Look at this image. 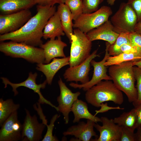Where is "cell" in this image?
I'll return each instance as SVG.
<instances>
[{
	"mask_svg": "<svg viewBox=\"0 0 141 141\" xmlns=\"http://www.w3.org/2000/svg\"><path fill=\"white\" fill-rule=\"evenodd\" d=\"M65 34L59 15L56 11L46 24L43 31V37L45 39H54L56 37Z\"/></svg>",
	"mask_w": 141,
	"mask_h": 141,
	"instance_id": "44dd1931",
	"label": "cell"
},
{
	"mask_svg": "<svg viewBox=\"0 0 141 141\" xmlns=\"http://www.w3.org/2000/svg\"><path fill=\"white\" fill-rule=\"evenodd\" d=\"M85 97L88 103L98 108L105 102L121 105L124 101L122 91L110 80L102 81L93 86L86 91Z\"/></svg>",
	"mask_w": 141,
	"mask_h": 141,
	"instance_id": "3957f363",
	"label": "cell"
},
{
	"mask_svg": "<svg viewBox=\"0 0 141 141\" xmlns=\"http://www.w3.org/2000/svg\"><path fill=\"white\" fill-rule=\"evenodd\" d=\"M69 60L70 56L61 58H54L49 63L37 64L36 69L44 74L47 84L50 85L56 74L62 68L69 65Z\"/></svg>",
	"mask_w": 141,
	"mask_h": 141,
	"instance_id": "d6986e66",
	"label": "cell"
},
{
	"mask_svg": "<svg viewBox=\"0 0 141 141\" xmlns=\"http://www.w3.org/2000/svg\"><path fill=\"white\" fill-rule=\"evenodd\" d=\"M102 126L97 123L94 125L95 127L99 133L97 138L91 139L93 141H120L121 134V126L116 124L113 119L107 117L101 118Z\"/></svg>",
	"mask_w": 141,
	"mask_h": 141,
	"instance_id": "9a60e30c",
	"label": "cell"
},
{
	"mask_svg": "<svg viewBox=\"0 0 141 141\" xmlns=\"http://www.w3.org/2000/svg\"><path fill=\"white\" fill-rule=\"evenodd\" d=\"M120 141H136L135 133L128 129L121 126Z\"/></svg>",
	"mask_w": 141,
	"mask_h": 141,
	"instance_id": "d6a6232c",
	"label": "cell"
},
{
	"mask_svg": "<svg viewBox=\"0 0 141 141\" xmlns=\"http://www.w3.org/2000/svg\"><path fill=\"white\" fill-rule=\"evenodd\" d=\"M60 93L57 97L58 103L57 107L59 111L63 116L65 123L68 124L69 121V114L71 111V109L74 102L80 94L78 91L73 93L66 86L65 83L60 78L58 82Z\"/></svg>",
	"mask_w": 141,
	"mask_h": 141,
	"instance_id": "7c38bea8",
	"label": "cell"
},
{
	"mask_svg": "<svg viewBox=\"0 0 141 141\" xmlns=\"http://www.w3.org/2000/svg\"><path fill=\"white\" fill-rule=\"evenodd\" d=\"M104 0H82L83 13H90L97 10Z\"/></svg>",
	"mask_w": 141,
	"mask_h": 141,
	"instance_id": "f1b7e54d",
	"label": "cell"
},
{
	"mask_svg": "<svg viewBox=\"0 0 141 141\" xmlns=\"http://www.w3.org/2000/svg\"><path fill=\"white\" fill-rule=\"evenodd\" d=\"M127 3L134 11L137 17V22H141V0H128Z\"/></svg>",
	"mask_w": 141,
	"mask_h": 141,
	"instance_id": "836d02e7",
	"label": "cell"
},
{
	"mask_svg": "<svg viewBox=\"0 0 141 141\" xmlns=\"http://www.w3.org/2000/svg\"><path fill=\"white\" fill-rule=\"evenodd\" d=\"M125 62L109 66L108 72L111 80L120 90L126 95L129 102L133 104L137 99V89L133 70V62Z\"/></svg>",
	"mask_w": 141,
	"mask_h": 141,
	"instance_id": "7a4b0ae2",
	"label": "cell"
},
{
	"mask_svg": "<svg viewBox=\"0 0 141 141\" xmlns=\"http://www.w3.org/2000/svg\"><path fill=\"white\" fill-rule=\"evenodd\" d=\"M137 130V132L135 133L136 141H141V127Z\"/></svg>",
	"mask_w": 141,
	"mask_h": 141,
	"instance_id": "f35d334b",
	"label": "cell"
},
{
	"mask_svg": "<svg viewBox=\"0 0 141 141\" xmlns=\"http://www.w3.org/2000/svg\"><path fill=\"white\" fill-rule=\"evenodd\" d=\"M37 76L36 73H32L31 72L29 73L27 78L24 81L18 83H14L11 82L7 78L2 77V83L5 85L4 88H6L7 85L10 86L12 88V91L14 92V96L18 94L17 89L19 87L24 86L32 90L35 93H37L39 96V103L40 104H48L54 108L57 111L58 109L57 107L52 104L50 101L46 99L42 95L41 91V89H44L47 83L45 80L43 83L38 84L36 83V79Z\"/></svg>",
	"mask_w": 141,
	"mask_h": 141,
	"instance_id": "9c48e42d",
	"label": "cell"
},
{
	"mask_svg": "<svg viewBox=\"0 0 141 141\" xmlns=\"http://www.w3.org/2000/svg\"><path fill=\"white\" fill-rule=\"evenodd\" d=\"M36 4V0H0V14H10L29 9Z\"/></svg>",
	"mask_w": 141,
	"mask_h": 141,
	"instance_id": "ffe728a7",
	"label": "cell"
},
{
	"mask_svg": "<svg viewBox=\"0 0 141 141\" xmlns=\"http://www.w3.org/2000/svg\"><path fill=\"white\" fill-rule=\"evenodd\" d=\"M97 49L95 50L83 62L78 65L69 67L65 70L63 75L67 81H79L85 84L89 80V74L90 70L91 62L97 57Z\"/></svg>",
	"mask_w": 141,
	"mask_h": 141,
	"instance_id": "8fae6325",
	"label": "cell"
},
{
	"mask_svg": "<svg viewBox=\"0 0 141 141\" xmlns=\"http://www.w3.org/2000/svg\"><path fill=\"white\" fill-rule=\"evenodd\" d=\"M57 11L59 15L63 31L71 42L72 37L73 34V19L71 12L65 3L59 4Z\"/></svg>",
	"mask_w": 141,
	"mask_h": 141,
	"instance_id": "603a6c76",
	"label": "cell"
},
{
	"mask_svg": "<svg viewBox=\"0 0 141 141\" xmlns=\"http://www.w3.org/2000/svg\"><path fill=\"white\" fill-rule=\"evenodd\" d=\"M1 127L0 141H17L22 140V125L18 120L17 111L12 113Z\"/></svg>",
	"mask_w": 141,
	"mask_h": 141,
	"instance_id": "5bb4252c",
	"label": "cell"
},
{
	"mask_svg": "<svg viewBox=\"0 0 141 141\" xmlns=\"http://www.w3.org/2000/svg\"><path fill=\"white\" fill-rule=\"evenodd\" d=\"M65 4L69 8L74 21L83 13L82 0H66Z\"/></svg>",
	"mask_w": 141,
	"mask_h": 141,
	"instance_id": "83f0119b",
	"label": "cell"
},
{
	"mask_svg": "<svg viewBox=\"0 0 141 141\" xmlns=\"http://www.w3.org/2000/svg\"><path fill=\"white\" fill-rule=\"evenodd\" d=\"M55 6L38 5L37 13L20 28L14 32L0 34L1 42L10 41L39 46L43 44L42 40L44 27L47 22L56 12Z\"/></svg>",
	"mask_w": 141,
	"mask_h": 141,
	"instance_id": "6da1fadb",
	"label": "cell"
},
{
	"mask_svg": "<svg viewBox=\"0 0 141 141\" xmlns=\"http://www.w3.org/2000/svg\"><path fill=\"white\" fill-rule=\"evenodd\" d=\"M96 123L93 121L87 119V122H79L76 125L72 126L63 132L64 136H74L79 141H89L93 136L96 138L98 137L94 130Z\"/></svg>",
	"mask_w": 141,
	"mask_h": 141,
	"instance_id": "2e32d148",
	"label": "cell"
},
{
	"mask_svg": "<svg viewBox=\"0 0 141 141\" xmlns=\"http://www.w3.org/2000/svg\"><path fill=\"white\" fill-rule=\"evenodd\" d=\"M110 20L114 31L119 34L134 31V27L137 22V17L134 11L127 2L121 3Z\"/></svg>",
	"mask_w": 141,
	"mask_h": 141,
	"instance_id": "8992f818",
	"label": "cell"
},
{
	"mask_svg": "<svg viewBox=\"0 0 141 141\" xmlns=\"http://www.w3.org/2000/svg\"><path fill=\"white\" fill-rule=\"evenodd\" d=\"M67 45L62 40L61 37L56 39H50L45 44H42L39 47L44 51V63H49L51 60L56 57H66L63 49Z\"/></svg>",
	"mask_w": 141,
	"mask_h": 141,
	"instance_id": "ac0fdd59",
	"label": "cell"
},
{
	"mask_svg": "<svg viewBox=\"0 0 141 141\" xmlns=\"http://www.w3.org/2000/svg\"><path fill=\"white\" fill-rule=\"evenodd\" d=\"M71 111L74 115L73 123L78 122L83 119L92 120L96 123L101 122V118L92 115L89 112L87 103L81 100L78 99L74 102Z\"/></svg>",
	"mask_w": 141,
	"mask_h": 141,
	"instance_id": "7402d4cb",
	"label": "cell"
},
{
	"mask_svg": "<svg viewBox=\"0 0 141 141\" xmlns=\"http://www.w3.org/2000/svg\"><path fill=\"white\" fill-rule=\"evenodd\" d=\"M29 9L7 15H0V34L15 32L22 27L32 17Z\"/></svg>",
	"mask_w": 141,
	"mask_h": 141,
	"instance_id": "ba28073f",
	"label": "cell"
},
{
	"mask_svg": "<svg viewBox=\"0 0 141 141\" xmlns=\"http://www.w3.org/2000/svg\"><path fill=\"white\" fill-rule=\"evenodd\" d=\"M119 34L114 31L113 26L109 20L86 34L92 42L96 40H102L111 45L114 43Z\"/></svg>",
	"mask_w": 141,
	"mask_h": 141,
	"instance_id": "e0dca14e",
	"label": "cell"
},
{
	"mask_svg": "<svg viewBox=\"0 0 141 141\" xmlns=\"http://www.w3.org/2000/svg\"><path fill=\"white\" fill-rule=\"evenodd\" d=\"M128 37L131 44L141 52V34L133 31L129 33Z\"/></svg>",
	"mask_w": 141,
	"mask_h": 141,
	"instance_id": "1f68e13d",
	"label": "cell"
},
{
	"mask_svg": "<svg viewBox=\"0 0 141 141\" xmlns=\"http://www.w3.org/2000/svg\"><path fill=\"white\" fill-rule=\"evenodd\" d=\"M100 107L101 108L99 110H95L96 113L94 115L95 116H96L98 113L105 112L108 111L112 109L123 110L124 109V108H121L119 106L117 107H112L108 106L107 103L105 104H104L103 103H102L100 106Z\"/></svg>",
	"mask_w": 141,
	"mask_h": 141,
	"instance_id": "74e56055",
	"label": "cell"
},
{
	"mask_svg": "<svg viewBox=\"0 0 141 141\" xmlns=\"http://www.w3.org/2000/svg\"><path fill=\"white\" fill-rule=\"evenodd\" d=\"M0 51L6 56L23 58L32 63H44V51L40 48L10 41L0 43Z\"/></svg>",
	"mask_w": 141,
	"mask_h": 141,
	"instance_id": "277c9868",
	"label": "cell"
},
{
	"mask_svg": "<svg viewBox=\"0 0 141 141\" xmlns=\"http://www.w3.org/2000/svg\"><path fill=\"white\" fill-rule=\"evenodd\" d=\"M26 116L22 124V140L39 141L42 139V135L46 125L38 121L36 115H31L25 109Z\"/></svg>",
	"mask_w": 141,
	"mask_h": 141,
	"instance_id": "4fadbf2b",
	"label": "cell"
},
{
	"mask_svg": "<svg viewBox=\"0 0 141 141\" xmlns=\"http://www.w3.org/2000/svg\"><path fill=\"white\" fill-rule=\"evenodd\" d=\"M133 105L134 107L137 117V129L141 127V103Z\"/></svg>",
	"mask_w": 141,
	"mask_h": 141,
	"instance_id": "8d00e7d4",
	"label": "cell"
},
{
	"mask_svg": "<svg viewBox=\"0 0 141 141\" xmlns=\"http://www.w3.org/2000/svg\"><path fill=\"white\" fill-rule=\"evenodd\" d=\"M60 116L58 114H56L52 118L49 125H47V130L46 134L42 141H58V139L55 136L53 135V130L54 126V123L57 118Z\"/></svg>",
	"mask_w": 141,
	"mask_h": 141,
	"instance_id": "f546056e",
	"label": "cell"
},
{
	"mask_svg": "<svg viewBox=\"0 0 141 141\" xmlns=\"http://www.w3.org/2000/svg\"><path fill=\"white\" fill-rule=\"evenodd\" d=\"M133 66H136L141 68V60L138 61H133Z\"/></svg>",
	"mask_w": 141,
	"mask_h": 141,
	"instance_id": "60d3db41",
	"label": "cell"
},
{
	"mask_svg": "<svg viewBox=\"0 0 141 141\" xmlns=\"http://www.w3.org/2000/svg\"><path fill=\"white\" fill-rule=\"evenodd\" d=\"M116 0H107V2L108 4L111 5H114Z\"/></svg>",
	"mask_w": 141,
	"mask_h": 141,
	"instance_id": "b9f144b4",
	"label": "cell"
},
{
	"mask_svg": "<svg viewBox=\"0 0 141 141\" xmlns=\"http://www.w3.org/2000/svg\"><path fill=\"white\" fill-rule=\"evenodd\" d=\"M129 33H122L119 34L115 42L112 45L107 42L106 43L110 56H116L121 53V47L125 44H131L128 37Z\"/></svg>",
	"mask_w": 141,
	"mask_h": 141,
	"instance_id": "4316f807",
	"label": "cell"
},
{
	"mask_svg": "<svg viewBox=\"0 0 141 141\" xmlns=\"http://www.w3.org/2000/svg\"><path fill=\"white\" fill-rule=\"evenodd\" d=\"M66 0H36V4L43 6H53L56 3H65Z\"/></svg>",
	"mask_w": 141,
	"mask_h": 141,
	"instance_id": "d590c367",
	"label": "cell"
},
{
	"mask_svg": "<svg viewBox=\"0 0 141 141\" xmlns=\"http://www.w3.org/2000/svg\"><path fill=\"white\" fill-rule=\"evenodd\" d=\"M134 31L141 34V22H137L135 26Z\"/></svg>",
	"mask_w": 141,
	"mask_h": 141,
	"instance_id": "ab89813d",
	"label": "cell"
},
{
	"mask_svg": "<svg viewBox=\"0 0 141 141\" xmlns=\"http://www.w3.org/2000/svg\"><path fill=\"white\" fill-rule=\"evenodd\" d=\"M133 69L134 77L137 81L136 88L137 92V102L133 104L134 105L141 103V68L134 66Z\"/></svg>",
	"mask_w": 141,
	"mask_h": 141,
	"instance_id": "4dcf8cb0",
	"label": "cell"
},
{
	"mask_svg": "<svg viewBox=\"0 0 141 141\" xmlns=\"http://www.w3.org/2000/svg\"><path fill=\"white\" fill-rule=\"evenodd\" d=\"M112 13L110 7L103 6L94 12L83 13L74 21L73 27L86 34L108 20Z\"/></svg>",
	"mask_w": 141,
	"mask_h": 141,
	"instance_id": "52a82bcc",
	"label": "cell"
},
{
	"mask_svg": "<svg viewBox=\"0 0 141 141\" xmlns=\"http://www.w3.org/2000/svg\"><path fill=\"white\" fill-rule=\"evenodd\" d=\"M141 60V54L138 53H121L114 56H110L104 63L106 67L117 64L129 61H138Z\"/></svg>",
	"mask_w": 141,
	"mask_h": 141,
	"instance_id": "484cf974",
	"label": "cell"
},
{
	"mask_svg": "<svg viewBox=\"0 0 141 141\" xmlns=\"http://www.w3.org/2000/svg\"><path fill=\"white\" fill-rule=\"evenodd\" d=\"M20 105L14 103L11 99L4 100L0 99V126L2 125L4 122L13 112L19 108Z\"/></svg>",
	"mask_w": 141,
	"mask_h": 141,
	"instance_id": "d4e9b609",
	"label": "cell"
},
{
	"mask_svg": "<svg viewBox=\"0 0 141 141\" xmlns=\"http://www.w3.org/2000/svg\"><path fill=\"white\" fill-rule=\"evenodd\" d=\"M120 50L121 53L129 54L138 53L141 54V52L136 47L130 44L123 45L121 47Z\"/></svg>",
	"mask_w": 141,
	"mask_h": 141,
	"instance_id": "e575fe53",
	"label": "cell"
},
{
	"mask_svg": "<svg viewBox=\"0 0 141 141\" xmlns=\"http://www.w3.org/2000/svg\"><path fill=\"white\" fill-rule=\"evenodd\" d=\"M69 64L75 66L84 62L90 55L92 42L85 34L78 28L73 30L72 37Z\"/></svg>",
	"mask_w": 141,
	"mask_h": 141,
	"instance_id": "5b68a950",
	"label": "cell"
},
{
	"mask_svg": "<svg viewBox=\"0 0 141 141\" xmlns=\"http://www.w3.org/2000/svg\"><path fill=\"white\" fill-rule=\"evenodd\" d=\"M110 56L108 51L107 46L106 45L105 54L103 59L99 62H96L93 59L91 62V65L93 67L94 69L91 79L83 84L71 83L69 84V86L75 89H82L86 91L103 80H111L110 77L107 74V67L104 64L105 63Z\"/></svg>",
	"mask_w": 141,
	"mask_h": 141,
	"instance_id": "30bf717a",
	"label": "cell"
},
{
	"mask_svg": "<svg viewBox=\"0 0 141 141\" xmlns=\"http://www.w3.org/2000/svg\"><path fill=\"white\" fill-rule=\"evenodd\" d=\"M113 120L116 124L133 132H134L137 128V119L134 108L128 112L123 113L119 117L114 118Z\"/></svg>",
	"mask_w": 141,
	"mask_h": 141,
	"instance_id": "cb8c5ba5",
	"label": "cell"
}]
</instances>
